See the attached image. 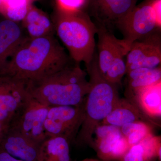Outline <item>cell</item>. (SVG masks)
Segmentation results:
<instances>
[{
    "instance_id": "cell-1",
    "label": "cell",
    "mask_w": 161,
    "mask_h": 161,
    "mask_svg": "<svg viewBox=\"0 0 161 161\" xmlns=\"http://www.w3.org/2000/svg\"><path fill=\"white\" fill-rule=\"evenodd\" d=\"M71 60L54 35L36 38L25 37L0 75L34 82L62 69Z\"/></svg>"
},
{
    "instance_id": "cell-2",
    "label": "cell",
    "mask_w": 161,
    "mask_h": 161,
    "mask_svg": "<svg viewBox=\"0 0 161 161\" xmlns=\"http://www.w3.org/2000/svg\"><path fill=\"white\" fill-rule=\"evenodd\" d=\"M86 72L73 60L63 69L46 78L29 81L32 98L48 107L83 105L90 89Z\"/></svg>"
},
{
    "instance_id": "cell-3",
    "label": "cell",
    "mask_w": 161,
    "mask_h": 161,
    "mask_svg": "<svg viewBox=\"0 0 161 161\" xmlns=\"http://www.w3.org/2000/svg\"><path fill=\"white\" fill-rule=\"evenodd\" d=\"M85 66L89 77L90 89L85 98L83 121L75 142L79 146L89 145L93 147V136L96 128L120 98L117 86L109 82L101 74L96 51L91 62Z\"/></svg>"
},
{
    "instance_id": "cell-4",
    "label": "cell",
    "mask_w": 161,
    "mask_h": 161,
    "mask_svg": "<svg viewBox=\"0 0 161 161\" xmlns=\"http://www.w3.org/2000/svg\"><path fill=\"white\" fill-rule=\"evenodd\" d=\"M53 23L55 32L77 63L91 62L95 52V36L98 28L85 11L56 9Z\"/></svg>"
},
{
    "instance_id": "cell-5",
    "label": "cell",
    "mask_w": 161,
    "mask_h": 161,
    "mask_svg": "<svg viewBox=\"0 0 161 161\" xmlns=\"http://www.w3.org/2000/svg\"><path fill=\"white\" fill-rule=\"evenodd\" d=\"M129 45L136 40L157 31H161L153 7L152 0H145L136 6L116 26Z\"/></svg>"
},
{
    "instance_id": "cell-6",
    "label": "cell",
    "mask_w": 161,
    "mask_h": 161,
    "mask_svg": "<svg viewBox=\"0 0 161 161\" xmlns=\"http://www.w3.org/2000/svg\"><path fill=\"white\" fill-rule=\"evenodd\" d=\"M49 108L31 96L17 112L8 128L40 145L47 138L44 124Z\"/></svg>"
},
{
    "instance_id": "cell-7",
    "label": "cell",
    "mask_w": 161,
    "mask_h": 161,
    "mask_svg": "<svg viewBox=\"0 0 161 161\" xmlns=\"http://www.w3.org/2000/svg\"><path fill=\"white\" fill-rule=\"evenodd\" d=\"M84 117V104L79 107H49L44 124L47 137L61 136L67 139L70 143L75 142Z\"/></svg>"
},
{
    "instance_id": "cell-8",
    "label": "cell",
    "mask_w": 161,
    "mask_h": 161,
    "mask_svg": "<svg viewBox=\"0 0 161 161\" xmlns=\"http://www.w3.org/2000/svg\"><path fill=\"white\" fill-rule=\"evenodd\" d=\"M29 81L0 75V123L9 127L13 119L31 97Z\"/></svg>"
},
{
    "instance_id": "cell-9",
    "label": "cell",
    "mask_w": 161,
    "mask_h": 161,
    "mask_svg": "<svg viewBox=\"0 0 161 161\" xmlns=\"http://www.w3.org/2000/svg\"><path fill=\"white\" fill-rule=\"evenodd\" d=\"M126 57V73L136 69L161 66V31L133 42Z\"/></svg>"
},
{
    "instance_id": "cell-10",
    "label": "cell",
    "mask_w": 161,
    "mask_h": 161,
    "mask_svg": "<svg viewBox=\"0 0 161 161\" xmlns=\"http://www.w3.org/2000/svg\"><path fill=\"white\" fill-rule=\"evenodd\" d=\"M138 0H89L90 17L98 27L113 32L117 23L136 6Z\"/></svg>"
},
{
    "instance_id": "cell-11",
    "label": "cell",
    "mask_w": 161,
    "mask_h": 161,
    "mask_svg": "<svg viewBox=\"0 0 161 161\" xmlns=\"http://www.w3.org/2000/svg\"><path fill=\"white\" fill-rule=\"evenodd\" d=\"M97 28V62L101 74L104 76L113 64L125 60L131 46L124 39H117L113 32Z\"/></svg>"
},
{
    "instance_id": "cell-12",
    "label": "cell",
    "mask_w": 161,
    "mask_h": 161,
    "mask_svg": "<svg viewBox=\"0 0 161 161\" xmlns=\"http://www.w3.org/2000/svg\"><path fill=\"white\" fill-rule=\"evenodd\" d=\"M136 122L145 123L151 126L159 125L155 121L142 111L132 100L127 98H119L101 124L120 128L126 124Z\"/></svg>"
},
{
    "instance_id": "cell-13",
    "label": "cell",
    "mask_w": 161,
    "mask_h": 161,
    "mask_svg": "<svg viewBox=\"0 0 161 161\" xmlns=\"http://www.w3.org/2000/svg\"><path fill=\"white\" fill-rule=\"evenodd\" d=\"M40 145L8 128L0 142V147L12 156L24 161H38Z\"/></svg>"
},
{
    "instance_id": "cell-14",
    "label": "cell",
    "mask_w": 161,
    "mask_h": 161,
    "mask_svg": "<svg viewBox=\"0 0 161 161\" xmlns=\"http://www.w3.org/2000/svg\"><path fill=\"white\" fill-rule=\"evenodd\" d=\"M25 37L17 22L8 19L0 22V72Z\"/></svg>"
},
{
    "instance_id": "cell-15",
    "label": "cell",
    "mask_w": 161,
    "mask_h": 161,
    "mask_svg": "<svg viewBox=\"0 0 161 161\" xmlns=\"http://www.w3.org/2000/svg\"><path fill=\"white\" fill-rule=\"evenodd\" d=\"M22 22L29 37H42L54 33L53 20L44 12L33 5L30 7Z\"/></svg>"
},
{
    "instance_id": "cell-16",
    "label": "cell",
    "mask_w": 161,
    "mask_h": 161,
    "mask_svg": "<svg viewBox=\"0 0 161 161\" xmlns=\"http://www.w3.org/2000/svg\"><path fill=\"white\" fill-rule=\"evenodd\" d=\"M130 99L150 118L160 117L161 81L140 90Z\"/></svg>"
},
{
    "instance_id": "cell-17",
    "label": "cell",
    "mask_w": 161,
    "mask_h": 161,
    "mask_svg": "<svg viewBox=\"0 0 161 161\" xmlns=\"http://www.w3.org/2000/svg\"><path fill=\"white\" fill-rule=\"evenodd\" d=\"M125 75L126 98L130 99L140 90L161 81V66L155 68L136 69Z\"/></svg>"
},
{
    "instance_id": "cell-18",
    "label": "cell",
    "mask_w": 161,
    "mask_h": 161,
    "mask_svg": "<svg viewBox=\"0 0 161 161\" xmlns=\"http://www.w3.org/2000/svg\"><path fill=\"white\" fill-rule=\"evenodd\" d=\"M96 139L94 140L93 147L101 160L110 161V155L119 140L123 136L119 127L100 124L94 133Z\"/></svg>"
},
{
    "instance_id": "cell-19",
    "label": "cell",
    "mask_w": 161,
    "mask_h": 161,
    "mask_svg": "<svg viewBox=\"0 0 161 161\" xmlns=\"http://www.w3.org/2000/svg\"><path fill=\"white\" fill-rule=\"evenodd\" d=\"M69 145L64 137H47L40 145L38 161H70Z\"/></svg>"
},
{
    "instance_id": "cell-20",
    "label": "cell",
    "mask_w": 161,
    "mask_h": 161,
    "mask_svg": "<svg viewBox=\"0 0 161 161\" xmlns=\"http://www.w3.org/2000/svg\"><path fill=\"white\" fill-rule=\"evenodd\" d=\"M158 141L150 136L139 143L130 147L128 151L119 160L120 161H152L157 158Z\"/></svg>"
},
{
    "instance_id": "cell-21",
    "label": "cell",
    "mask_w": 161,
    "mask_h": 161,
    "mask_svg": "<svg viewBox=\"0 0 161 161\" xmlns=\"http://www.w3.org/2000/svg\"><path fill=\"white\" fill-rule=\"evenodd\" d=\"M3 5V15L6 19L14 22L22 21L30 7L36 0H2Z\"/></svg>"
},
{
    "instance_id": "cell-22",
    "label": "cell",
    "mask_w": 161,
    "mask_h": 161,
    "mask_svg": "<svg viewBox=\"0 0 161 161\" xmlns=\"http://www.w3.org/2000/svg\"><path fill=\"white\" fill-rule=\"evenodd\" d=\"M89 0H55L56 9L64 11H84Z\"/></svg>"
},
{
    "instance_id": "cell-23",
    "label": "cell",
    "mask_w": 161,
    "mask_h": 161,
    "mask_svg": "<svg viewBox=\"0 0 161 161\" xmlns=\"http://www.w3.org/2000/svg\"><path fill=\"white\" fill-rule=\"evenodd\" d=\"M152 135V126L150 125H147L145 127L132 132L125 138L128 143L131 147L139 143Z\"/></svg>"
},
{
    "instance_id": "cell-24",
    "label": "cell",
    "mask_w": 161,
    "mask_h": 161,
    "mask_svg": "<svg viewBox=\"0 0 161 161\" xmlns=\"http://www.w3.org/2000/svg\"><path fill=\"white\" fill-rule=\"evenodd\" d=\"M130 146L127 142L126 139L124 136H122L115 144L113 148L111 155L110 160H120L121 158L128 151Z\"/></svg>"
},
{
    "instance_id": "cell-25",
    "label": "cell",
    "mask_w": 161,
    "mask_h": 161,
    "mask_svg": "<svg viewBox=\"0 0 161 161\" xmlns=\"http://www.w3.org/2000/svg\"><path fill=\"white\" fill-rule=\"evenodd\" d=\"M0 161H24L12 156L0 147Z\"/></svg>"
},
{
    "instance_id": "cell-26",
    "label": "cell",
    "mask_w": 161,
    "mask_h": 161,
    "mask_svg": "<svg viewBox=\"0 0 161 161\" xmlns=\"http://www.w3.org/2000/svg\"><path fill=\"white\" fill-rule=\"evenodd\" d=\"M8 128V127L5 126L0 123V142L3 138V135L5 134V132H6Z\"/></svg>"
},
{
    "instance_id": "cell-27",
    "label": "cell",
    "mask_w": 161,
    "mask_h": 161,
    "mask_svg": "<svg viewBox=\"0 0 161 161\" xmlns=\"http://www.w3.org/2000/svg\"><path fill=\"white\" fill-rule=\"evenodd\" d=\"M80 161H105L102 160L98 159L95 158H86L85 159Z\"/></svg>"
},
{
    "instance_id": "cell-28",
    "label": "cell",
    "mask_w": 161,
    "mask_h": 161,
    "mask_svg": "<svg viewBox=\"0 0 161 161\" xmlns=\"http://www.w3.org/2000/svg\"><path fill=\"white\" fill-rule=\"evenodd\" d=\"M3 5L2 0H0V14L3 15Z\"/></svg>"
}]
</instances>
